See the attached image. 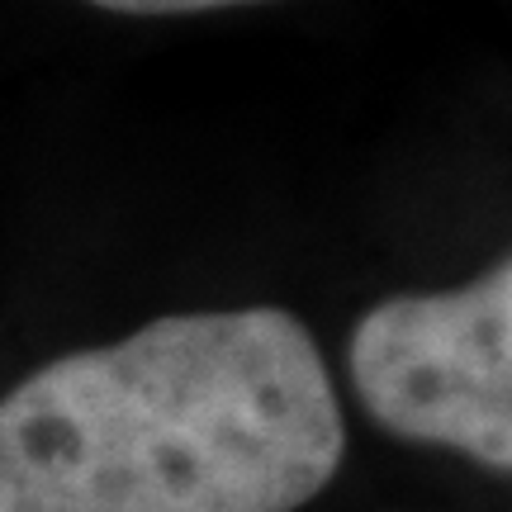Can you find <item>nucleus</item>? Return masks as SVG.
Listing matches in <instances>:
<instances>
[{"label": "nucleus", "instance_id": "1", "mask_svg": "<svg viewBox=\"0 0 512 512\" xmlns=\"http://www.w3.org/2000/svg\"><path fill=\"white\" fill-rule=\"evenodd\" d=\"M347 451L285 309L166 313L0 399V512H294Z\"/></svg>", "mask_w": 512, "mask_h": 512}, {"label": "nucleus", "instance_id": "2", "mask_svg": "<svg viewBox=\"0 0 512 512\" xmlns=\"http://www.w3.org/2000/svg\"><path fill=\"white\" fill-rule=\"evenodd\" d=\"M351 380L394 437L512 465V266L441 294L384 299L351 332Z\"/></svg>", "mask_w": 512, "mask_h": 512}, {"label": "nucleus", "instance_id": "3", "mask_svg": "<svg viewBox=\"0 0 512 512\" xmlns=\"http://www.w3.org/2000/svg\"><path fill=\"white\" fill-rule=\"evenodd\" d=\"M114 15H204V10H228V5H261V0H91Z\"/></svg>", "mask_w": 512, "mask_h": 512}]
</instances>
